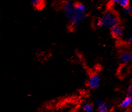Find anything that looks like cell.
Returning a JSON list of instances; mask_svg holds the SVG:
<instances>
[{"label": "cell", "mask_w": 132, "mask_h": 112, "mask_svg": "<svg viewBox=\"0 0 132 112\" xmlns=\"http://www.w3.org/2000/svg\"><path fill=\"white\" fill-rule=\"evenodd\" d=\"M110 1H111V2L112 3H118L119 0H110Z\"/></svg>", "instance_id": "9a60e30c"}, {"label": "cell", "mask_w": 132, "mask_h": 112, "mask_svg": "<svg viewBox=\"0 0 132 112\" xmlns=\"http://www.w3.org/2000/svg\"><path fill=\"white\" fill-rule=\"evenodd\" d=\"M75 8L77 12L78 13L83 14V15L87 16V10L86 6L83 3L80 2H75Z\"/></svg>", "instance_id": "8992f818"}, {"label": "cell", "mask_w": 132, "mask_h": 112, "mask_svg": "<svg viewBox=\"0 0 132 112\" xmlns=\"http://www.w3.org/2000/svg\"><path fill=\"white\" fill-rule=\"evenodd\" d=\"M128 96L132 97V85H130L128 89Z\"/></svg>", "instance_id": "4fadbf2b"}, {"label": "cell", "mask_w": 132, "mask_h": 112, "mask_svg": "<svg viewBox=\"0 0 132 112\" xmlns=\"http://www.w3.org/2000/svg\"><path fill=\"white\" fill-rule=\"evenodd\" d=\"M31 4L36 10H41L45 7L46 3L45 0H31Z\"/></svg>", "instance_id": "9c48e42d"}, {"label": "cell", "mask_w": 132, "mask_h": 112, "mask_svg": "<svg viewBox=\"0 0 132 112\" xmlns=\"http://www.w3.org/2000/svg\"><path fill=\"white\" fill-rule=\"evenodd\" d=\"M131 54L132 55V49H131Z\"/></svg>", "instance_id": "2e32d148"}, {"label": "cell", "mask_w": 132, "mask_h": 112, "mask_svg": "<svg viewBox=\"0 0 132 112\" xmlns=\"http://www.w3.org/2000/svg\"><path fill=\"white\" fill-rule=\"evenodd\" d=\"M95 103L98 107V110L100 112H106L108 110L107 104L98 99H95Z\"/></svg>", "instance_id": "5b68a950"}, {"label": "cell", "mask_w": 132, "mask_h": 112, "mask_svg": "<svg viewBox=\"0 0 132 112\" xmlns=\"http://www.w3.org/2000/svg\"><path fill=\"white\" fill-rule=\"evenodd\" d=\"M129 42L130 43V44L132 45V33L130 36L129 38Z\"/></svg>", "instance_id": "5bb4252c"}, {"label": "cell", "mask_w": 132, "mask_h": 112, "mask_svg": "<svg viewBox=\"0 0 132 112\" xmlns=\"http://www.w3.org/2000/svg\"><path fill=\"white\" fill-rule=\"evenodd\" d=\"M124 12L126 14H130L132 12V9L129 6L125 7V8H124Z\"/></svg>", "instance_id": "7c38bea8"}, {"label": "cell", "mask_w": 132, "mask_h": 112, "mask_svg": "<svg viewBox=\"0 0 132 112\" xmlns=\"http://www.w3.org/2000/svg\"><path fill=\"white\" fill-rule=\"evenodd\" d=\"M132 105V97L128 96L120 104V107L123 109H127Z\"/></svg>", "instance_id": "52a82bcc"}, {"label": "cell", "mask_w": 132, "mask_h": 112, "mask_svg": "<svg viewBox=\"0 0 132 112\" xmlns=\"http://www.w3.org/2000/svg\"><path fill=\"white\" fill-rule=\"evenodd\" d=\"M119 19L118 15L114 11L109 10L105 12L103 16L96 22L97 27H107L111 28L115 25L118 24Z\"/></svg>", "instance_id": "7a4b0ae2"}, {"label": "cell", "mask_w": 132, "mask_h": 112, "mask_svg": "<svg viewBox=\"0 0 132 112\" xmlns=\"http://www.w3.org/2000/svg\"><path fill=\"white\" fill-rule=\"evenodd\" d=\"M64 15L73 26H78L86 20L87 16L83 15L76 11L75 8V3L71 0L67 1L63 5Z\"/></svg>", "instance_id": "6da1fadb"}, {"label": "cell", "mask_w": 132, "mask_h": 112, "mask_svg": "<svg viewBox=\"0 0 132 112\" xmlns=\"http://www.w3.org/2000/svg\"><path fill=\"white\" fill-rule=\"evenodd\" d=\"M94 106L92 103L87 102L82 106V109L87 112H91L93 110Z\"/></svg>", "instance_id": "30bf717a"}, {"label": "cell", "mask_w": 132, "mask_h": 112, "mask_svg": "<svg viewBox=\"0 0 132 112\" xmlns=\"http://www.w3.org/2000/svg\"><path fill=\"white\" fill-rule=\"evenodd\" d=\"M118 3L123 8H125V7L129 6V0H119Z\"/></svg>", "instance_id": "8fae6325"}, {"label": "cell", "mask_w": 132, "mask_h": 112, "mask_svg": "<svg viewBox=\"0 0 132 112\" xmlns=\"http://www.w3.org/2000/svg\"><path fill=\"white\" fill-rule=\"evenodd\" d=\"M132 55L128 52H123L119 57V61L122 64L127 63L131 60Z\"/></svg>", "instance_id": "ba28073f"}, {"label": "cell", "mask_w": 132, "mask_h": 112, "mask_svg": "<svg viewBox=\"0 0 132 112\" xmlns=\"http://www.w3.org/2000/svg\"><path fill=\"white\" fill-rule=\"evenodd\" d=\"M111 33L112 37L116 39H119L123 35V28L119 23L111 28Z\"/></svg>", "instance_id": "277c9868"}, {"label": "cell", "mask_w": 132, "mask_h": 112, "mask_svg": "<svg viewBox=\"0 0 132 112\" xmlns=\"http://www.w3.org/2000/svg\"><path fill=\"white\" fill-rule=\"evenodd\" d=\"M101 84L100 77L97 74L91 75L87 81V85L90 89H96L100 87Z\"/></svg>", "instance_id": "3957f363"}]
</instances>
